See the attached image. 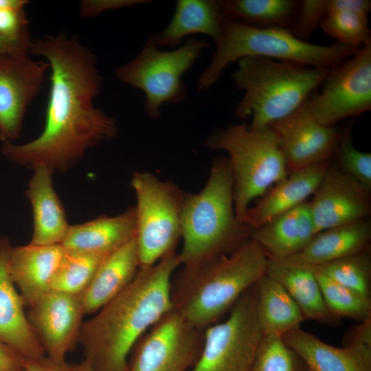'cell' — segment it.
I'll use <instances>...</instances> for the list:
<instances>
[{
	"label": "cell",
	"mask_w": 371,
	"mask_h": 371,
	"mask_svg": "<svg viewBox=\"0 0 371 371\" xmlns=\"http://www.w3.org/2000/svg\"><path fill=\"white\" fill-rule=\"evenodd\" d=\"M344 346L365 344L371 346V319L359 322L350 328L343 339Z\"/></svg>",
	"instance_id": "39"
},
{
	"label": "cell",
	"mask_w": 371,
	"mask_h": 371,
	"mask_svg": "<svg viewBox=\"0 0 371 371\" xmlns=\"http://www.w3.org/2000/svg\"><path fill=\"white\" fill-rule=\"evenodd\" d=\"M49 69L45 60L29 55H0V139L12 142L20 136L30 102L37 95Z\"/></svg>",
	"instance_id": "15"
},
{
	"label": "cell",
	"mask_w": 371,
	"mask_h": 371,
	"mask_svg": "<svg viewBox=\"0 0 371 371\" xmlns=\"http://www.w3.org/2000/svg\"><path fill=\"white\" fill-rule=\"evenodd\" d=\"M29 54L44 58L50 70L45 126L25 144L3 142L1 152L33 170L65 171L117 134L115 120L93 104L102 82L97 58L78 38L64 33L32 40Z\"/></svg>",
	"instance_id": "1"
},
{
	"label": "cell",
	"mask_w": 371,
	"mask_h": 371,
	"mask_svg": "<svg viewBox=\"0 0 371 371\" xmlns=\"http://www.w3.org/2000/svg\"><path fill=\"white\" fill-rule=\"evenodd\" d=\"M180 266L175 251L153 266L139 267L122 292L83 322L78 343L93 371H127L135 344L171 309V281Z\"/></svg>",
	"instance_id": "2"
},
{
	"label": "cell",
	"mask_w": 371,
	"mask_h": 371,
	"mask_svg": "<svg viewBox=\"0 0 371 371\" xmlns=\"http://www.w3.org/2000/svg\"><path fill=\"white\" fill-rule=\"evenodd\" d=\"M25 371H72L68 363H59L46 356L37 359L24 358Z\"/></svg>",
	"instance_id": "41"
},
{
	"label": "cell",
	"mask_w": 371,
	"mask_h": 371,
	"mask_svg": "<svg viewBox=\"0 0 371 371\" xmlns=\"http://www.w3.org/2000/svg\"><path fill=\"white\" fill-rule=\"evenodd\" d=\"M209 45L205 38H192L166 51L150 36L134 58L115 69V75L120 82L144 92L146 113L156 119L160 117L162 105L185 99L187 87L182 76Z\"/></svg>",
	"instance_id": "8"
},
{
	"label": "cell",
	"mask_w": 371,
	"mask_h": 371,
	"mask_svg": "<svg viewBox=\"0 0 371 371\" xmlns=\"http://www.w3.org/2000/svg\"><path fill=\"white\" fill-rule=\"evenodd\" d=\"M339 170L357 180L366 190L371 191V154L357 149L350 130L341 133L337 150Z\"/></svg>",
	"instance_id": "35"
},
{
	"label": "cell",
	"mask_w": 371,
	"mask_h": 371,
	"mask_svg": "<svg viewBox=\"0 0 371 371\" xmlns=\"http://www.w3.org/2000/svg\"><path fill=\"white\" fill-rule=\"evenodd\" d=\"M135 207L69 226L60 244L65 251L108 256L135 238Z\"/></svg>",
	"instance_id": "20"
},
{
	"label": "cell",
	"mask_w": 371,
	"mask_h": 371,
	"mask_svg": "<svg viewBox=\"0 0 371 371\" xmlns=\"http://www.w3.org/2000/svg\"><path fill=\"white\" fill-rule=\"evenodd\" d=\"M282 338L304 360L310 371H371V346L336 347L301 327L285 333Z\"/></svg>",
	"instance_id": "21"
},
{
	"label": "cell",
	"mask_w": 371,
	"mask_h": 371,
	"mask_svg": "<svg viewBox=\"0 0 371 371\" xmlns=\"http://www.w3.org/2000/svg\"><path fill=\"white\" fill-rule=\"evenodd\" d=\"M311 267L319 282L326 305L333 315L341 319L348 317L359 322L371 319V297L341 285Z\"/></svg>",
	"instance_id": "31"
},
{
	"label": "cell",
	"mask_w": 371,
	"mask_h": 371,
	"mask_svg": "<svg viewBox=\"0 0 371 371\" xmlns=\"http://www.w3.org/2000/svg\"><path fill=\"white\" fill-rule=\"evenodd\" d=\"M313 267L337 283L371 297V260L368 249Z\"/></svg>",
	"instance_id": "33"
},
{
	"label": "cell",
	"mask_w": 371,
	"mask_h": 371,
	"mask_svg": "<svg viewBox=\"0 0 371 371\" xmlns=\"http://www.w3.org/2000/svg\"><path fill=\"white\" fill-rule=\"evenodd\" d=\"M108 256L65 251L52 280L51 290L80 295Z\"/></svg>",
	"instance_id": "32"
},
{
	"label": "cell",
	"mask_w": 371,
	"mask_h": 371,
	"mask_svg": "<svg viewBox=\"0 0 371 371\" xmlns=\"http://www.w3.org/2000/svg\"><path fill=\"white\" fill-rule=\"evenodd\" d=\"M255 290L256 315L262 335L282 337L300 327L304 317L280 282L265 274L256 283Z\"/></svg>",
	"instance_id": "28"
},
{
	"label": "cell",
	"mask_w": 371,
	"mask_h": 371,
	"mask_svg": "<svg viewBox=\"0 0 371 371\" xmlns=\"http://www.w3.org/2000/svg\"><path fill=\"white\" fill-rule=\"evenodd\" d=\"M370 194L339 168H328L311 203L317 234L364 219L370 212Z\"/></svg>",
	"instance_id": "16"
},
{
	"label": "cell",
	"mask_w": 371,
	"mask_h": 371,
	"mask_svg": "<svg viewBox=\"0 0 371 371\" xmlns=\"http://www.w3.org/2000/svg\"><path fill=\"white\" fill-rule=\"evenodd\" d=\"M316 234L311 203L306 201L252 229L249 238L267 257L284 259L302 250Z\"/></svg>",
	"instance_id": "22"
},
{
	"label": "cell",
	"mask_w": 371,
	"mask_h": 371,
	"mask_svg": "<svg viewBox=\"0 0 371 371\" xmlns=\"http://www.w3.org/2000/svg\"><path fill=\"white\" fill-rule=\"evenodd\" d=\"M261 337L254 285L237 300L224 321L204 330L201 355L189 371H250Z\"/></svg>",
	"instance_id": "10"
},
{
	"label": "cell",
	"mask_w": 371,
	"mask_h": 371,
	"mask_svg": "<svg viewBox=\"0 0 371 371\" xmlns=\"http://www.w3.org/2000/svg\"><path fill=\"white\" fill-rule=\"evenodd\" d=\"M321 91L307 100L317 120L327 126L370 111L371 45L328 70Z\"/></svg>",
	"instance_id": "12"
},
{
	"label": "cell",
	"mask_w": 371,
	"mask_h": 371,
	"mask_svg": "<svg viewBox=\"0 0 371 371\" xmlns=\"http://www.w3.org/2000/svg\"><path fill=\"white\" fill-rule=\"evenodd\" d=\"M12 245L7 237L0 239V341L25 359L45 356L28 322L25 304L8 268Z\"/></svg>",
	"instance_id": "17"
},
{
	"label": "cell",
	"mask_w": 371,
	"mask_h": 371,
	"mask_svg": "<svg viewBox=\"0 0 371 371\" xmlns=\"http://www.w3.org/2000/svg\"><path fill=\"white\" fill-rule=\"evenodd\" d=\"M135 242L139 267L153 266L175 251L181 239V210L187 192L146 171L135 172Z\"/></svg>",
	"instance_id": "9"
},
{
	"label": "cell",
	"mask_w": 371,
	"mask_h": 371,
	"mask_svg": "<svg viewBox=\"0 0 371 371\" xmlns=\"http://www.w3.org/2000/svg\"><path fill=\"white\" fill-rule=\"evenodd\" d=\"M65 253L60 244L12 246L9 272L25 307L51 290L52 280Z\"/></svg>",
	"instance_id": "18"
},
{
	"label": "cell",
	"mask_w": 371,
	"mask_h": 371,
	"mask_svg": "<svg viewBox=\"0 0 371 371\" xmlns=\"http://www.w3.org/2000/svg\"><path fill=\"white\" fill-rule=\"evenodd\" d=\"M266 273L280 282L300 309L304 319H312L329 326L341 324L324 302L315 274L309 266L286 259L267 257Z\"/></svg>",
	"instance_id": "24"
},
{
	"label": "cell",
	"mask_w": 371,
	"mask_h": 371,
	"mask_svg": "<svg viewBox=\"0 0 371 371\" xmlns=\"http://www.w3.org/2000/svg\"><path fill=\"white\" fill-rule=\"evenodd\" d=\"M72 371H93L90 366L84 360L76 364H69Z\"/></svg>",
	"instance_id": "44"
},
{
	"label": "cell",
	"mask_w": 371,
	"mask_h": 371,
	"mask_svg": "<svg viewBox=\"0 0 371 371\" xmlns=\"http://www.w3.org/2000/svg\"><path fill=\"white\" fill-rule=\"evenodd\" d=\"M30 38L12 40L0 35V55H29Z\"/></svg>",
	"instance_id": "42"
},
{
	"label": "cell",
	"mask_w": 371,
	"mask_h": 371,
	"mask_svg": "<svg viewBox=\"0 0 371 371\" xmlns=\"http://www.w3.org/2000/svg\"><path fill=\"white\" fill-rule=\"evenodd\" d=\"M329 161L314 164L289 174L247 210L244 223L256 229L282 214L307 201L322 182Z\"/></svg>",
	"instance_id": "19"
},
{
	"label": "cell",
	"mask_w": 371,
	"mask_h": 371,
	"mask_svg": "<svg viewBox=\"0 0 371 371\" xmlns=\"http://www.w3.org/2000/svg\"><path fill=\"white\" fill-rule=\"evenodd\" d=\"M223 1L178 0L167 26L152 38L159 47H175L188 36L202 34L216 44L226 21Z\"/></svg>",
	"instance_id": "25"
},
{
	"label": "cell",
	"mask_w": 371,
	"mask_h": 371,
	"mask_svg": "<svg viewBox=\"0 0 371 371\" xmlns=\"http://www.w3.org/2000/svg\"><path fill=\"white\" fill-rule=\"evenodd\" d=\"M233 185L228 158L217 157L203 188L186 193L181 210L183 246L178 253L181 266L229 254L249 238L252 229L235 216Z\"/></svg>",
	"instance_id": "4"
},
{
	"label": "cell",
	"mask_w": 371,
	"mask_h": 371,
	"mask_svg": "<svg viewBox=\"0 0 371 371\" xmlns=\"http://www.w3.org/2000/svg\"><path fill=\"white\" fill-rule=\"evenodd\" d=\"M267 259L249 238L229 254L181 266L171 281V309L205 330L265 274Z\"/></svg>",
	"instance_id": "3"
},
{
	"label": "cell",
	"mask_w": 371,
	"mask_h": 371,
	"mask_svg": "<svg viewBox=\"0 0 371 371\" xmlns=\"http://www.w3.org/2000/svg\"><path fill=\"white\" fill-rule=\"evenodd\" d=\"M27 308L28 322L45 356L65 363L78 343L85 315L80 295L50 290Z\"/></svg>",
	"instance_id": "13"
},
{
	"label": "cell",
	"mask_w": 371,
	"mask_h": 371,
	"mask_svg": "<svg viewBox=\"0 0 371 371\" xmlns=\"http://www.w3.org/2000/svg\"><path fill=\"white\" fill-rule=\"evenodd\" d=\"M328 8V0H305L293 26L289 30L297 38L308 41L313 31L320 26Z\"/></svg>",
	"instance_id": "36"
},
{
	"label": "cell",
	"mask_w": 371,
	"mask_h": 371,
	"mask_svg": "<svg viewBox=\"0 0 371 371\" xmlns=\"http://www.w3.org/2000/svg\"><path fill=\"white\" fill-rule=\"evenodd\" d=\"M27 0H0V10L6 9L25 10Z\"/></svg>",
	"instance_id": "43"
},
{
	"label": "cell",
	"mask_w": 371,
	"mask_h": 371,
	"mask_svg": "<svg viewBox=\"0 0 371 371\" xmlns=\"http://www.w3.org/2000/svg\"><path fill=\"white\" fill-rule=\"evenodd\" d=\"M201 330L170 309L133 346L127 371H189L203 345Z\"/></svg>",
	"instance_id": "11"
},
{
	"label": "cell",
	"mask_w": 371,
	"mask_h": 371,
	"mask_svg": "<svg viewBox=\"0 0 371 371\" xmlns=\"http://www.w3.org/2000/svg\"><path fill=\"white\" fill-rule=\"evenodd\" d=\"M149 2L151 1L82 0L80 3V15L84 18H90L98 16L106 11L123 9Z\"/></svg>",
	"instance_id": "38"
},
{
	"label": "cell",
	"mask_w": 371,
	"mask_h": 371,
	"mask_svg": "<svg viewBox=\"0 0 371 371\" xmlns=\"http://www.w3.org/2000/svg\"><path fill=\"white\" fill-rule=\"evenodd\" d=\"M370 239L371 225L364 218L319 232L302 250L284 259L316 267L368 250Z\"/></svg>",
	"instance_id": "27"
},
{
	"label": "cell",
	"mask_w": 371,
	"mask_h": 371,
	"mask_svg": "<svg viewBox=\"0 0 371 371\" xmlns=\"http://www.w3.org/2000/svg\"><path fill=\"white\" fill-rule=\"evenodd\" d=\"M207 146L229 155L234 212L242 223L251 201L289 174L278 137L270 126L251 130L245 123L230 125L210 136Z\"/></svg>",
	"instance_id": "7"
},
{
	"label": "cell",
	"mask_w": 371,
	"mask_h": 371,
	"mask_svg": "<svg viewBox=\"0 0 371 371\" xmlns=\"http://www.w3.org/2000/svg\"><path fill=\"white\" fill-rule=\"evenodd\" d=\"M139 269L135 238L109 254L80 294L85 315L95 313L122 292Z\"/></svg>",
	"instance_id": "23"
},
{
	"label": "cell",
	"mask_w": 371,
	"mask_h": 371,
	"mask_svg": "<svg viewBox=\"0 0 371 371\" xmlns=\"http://www.w3.org/2000/svg\"><path fill=\"white\" fill-rule=\"evenodd\" d=\"M301 2L294 0L223 1L227 19L256 27L290 30L295 24Z\"/></svg>",
	"instance_id": "30"
},
{
	"label": "cell",
	"mask_w": 371,
	"mask_h": 371,
	"mask_svg": "<svg viewBox=\"0 0 371 371\" xmlns=\"http://www.w3.org/2000/svg\"><path fill=\"white\" fill-rule=\"evenodd\" d=\"M250 371H310L309 368L282 337L262 335Z\"/></svg>",
	"instance_id": "34"
},
{
	"label": "cell",
	"mask_w": 371,
	"mask_h": 371,
	"mask_svg": "<svg viewBox=\"0 0 371 371\" xmlns=\"http://www.w3.org/2000/svg\"><path fill=\"white\" fill-rule=\"evenodd\" d=\"M52 173L45 168L34 169L25 191L33 212L32 245L60 244L69 226L54 188Z\"/></svg>",
	"instance_id": "26"
},
{
	"label": "cell",
	"mask_w": 371,
	"mask_h": 371,
	"mask_svg": "<svg viewBox=\"0 0 371 371\" xmlns=\"http://www.w3.org/2000/svg\"><path fill=\"white\" fill-rule=\"evenodd\" d=\"M215 45L211 61L196 81L199 91L210 89L229 64L242 58L263 57L329 70L359 49L338 42L313 44L295 37L288 29L256 27L228 19Z\"/></svg>",
	"instance_id": "6"
},
{
	"label": "cell",
	"mask_w": 371,
	"mask_h": 371,
	"mask_svg": "<svg viewBox=\"0 0 371 371\" xmlns=\"http://www.w3.org/2000/svg\"><path fill=\"white\" fill-rule=\"evenodd\" d=\"M270 126L276 133L289 173L329 161L337 150L341 133L320 124L308 102Z\"/></svg>",
	"instance_id": "14"
},
{
	"label": "cell",
	"mask_w": 371,
	"mask_h": 371,
	"mask_svg": "<svg viewBox=\"0 0 371 371\" xmlns=\"http://www.w3.org/2000/svg\"><path fill=\"white\" fill-rule=\"evenodd\" d=\"M237 62L231 76L243 96L235 113L240 119L252 116L251 130L269 126L295 111L328 71L263 57H245Z\"/></svg>",
	"instance_id": "5"
},
{
	"label": "cell",
	"mask_w": 371,
	"mask_h": 371,
	"mask_svg": "<svg viewBox=\"0 0 371 371\" xmlns=\"http://www.w3.org/2000/svg\"><path fill=\"white\" fill-rule=\"evenodd\" d=\"M370 10L368 0H328V11L320 27L336 42L356 49L370 45Z\"/></svg>",
	"instance_id": "29"
},
{
	"label": "cell",
	"mask_w": 371,
	"mask_h": 371,
	"mask_svg": "<svg viewBox=\"0 0 371 371\" xmlns=\"http://www.w3.org/2000/svg\"><path fill=\"white\" fill-rule=\"evenodd\" d=\"M0 371H25L24 358L1 341Z\"/></svg>",
	"instance_id": "40"
},
{
	"label": "cell",
	"mask_w": 371,
	"mask_h": 371,
	"mask_svg": "<svg viewBox=\"0 0 371 371\" xmlns=\"http://www.w3.org/2000/svg\"><path fill=\"white\" fill-rule=\"evenodd\" d=\"M25 10H0V35L12 40L30 38Z\"/></svg>",
	"instance_id": "37"
}]
</instances>
